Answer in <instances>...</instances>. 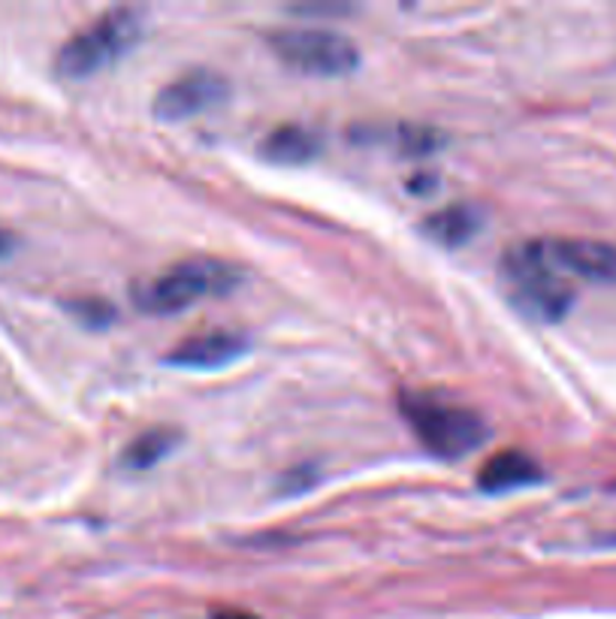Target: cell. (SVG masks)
Segmentation results:
<instances>
[{
    "label": "cell",
    "mask_w": 616,
    "mask_h": 619,
    "mask_svg": "<svg viewBox=\"0 0 616 619\" xmlns=\"http://www.w3.org/2000/svg\"><path fill=\"white\" fill-rule=\"evenodd\" d=\"M240 281V273L215 257H191L167 273L134 287V306L146 314H176L205 297H224Z\"/></svg>",
    "instance_id": "6da1fadb"
},
{
    "label": "cell",
    "mask_w": 616,
    "mask_h": 619,
    "mask_svg": "<svg viewBox=\"0 0 616 619\" xmlns=\"http://www.w3.org/2000/svg\"><path fill=\"white\" fill-rule=\"evenodd\" d=\"M402 417L429 453L442 459H459L487 441V424L478 412L459 402L438 399L429 393H405Z\"/></svg>",
    "instance_id": "7a4b0ae2"
},
{
    "label": "cell",
    "mask_w": 616,
    "mask_h": 619,
    "mask_svg": "<svg viewBox=\"0 0 616 619\" xmlns=\"http://www.w3.org/2000/svg\"><path fill=\"white\" fill-rule=\"evenodd\" d=\"M142 34V15L137 10H109L100 19H94L85 31L70 36L57 52L55 67L61 76L85 79L109 67L113 61L125 55Z\"/></svg>",
    "instance_id": "3957f363"
},
{
    "label": "cell",
    "mask_w": 616,
    "mask_h": 619,
    "mask_svg": "<svg viewBox=\"0 0 616 619\" xmlns=\"http://www.w3.org/2000/svg\"><path fill=\"white\" fill-rule=\"evenodd\" d=\"M269 49L285 67L320 79L348 76L360 64V49L327 28H282L269 34Z\"/></svg>",
    "instance_id": "277c9868"
},
{
    "label": "cell",
    "mask_w": 616,
    "mask_h": 619,
    "mask_svg": "<svg viewBox=\"0 0 616 619\" xmlns=\"http://www.w3.org/2000/svg\"><path fill=\"white\" fill-rule=\"evenodd\" d=\"M227 92L230 85L224 76H217L212 70H191L155 97V115L160 121H182V118L224 104Z\"/></svg>",
    "instance_id": "5b68a950"
},
{
    "label": "cell",
    "mask_w": 616,
    "mask_h": 619,
    "mask_svg": "<svg viewBox=\"0 0 616 619\" xmlns=\"http://www.w3.org/2000/svg\"><path fill=\"white\" fill-rule=\"evenodd\" d=\"M553 273H571L586 281L616 285V245L595 239H541Z\"/></svg>",
    "instance_id": "8992f818"
},
{
    "label": "cell",
    "mask_w": 616,
    "mask_h": 619,
    "mask_svg": "<svg viewBox=\"0 0 616 619\" xmlns=\"http://www.w3.org/2000/svg\"><path fill=\"white\" fill-rule=\"evenodd\" d=\"M511 299L517 309L538 321H560L574 306V290L553 269L513 278Z\"/></svg>",
    "instance_id": "52a82bcc"
},
{
    "label": "cell",
    "mask_w": 616,
    "mask_h": 619,
    "mask_svg": "<svg viewBox=\"0 0 616 619\" xmlns=\"http://www.w3.org/2000/svg\"><path fill=\"white\" fill-rule=\"evenodd\" d=\"M245 354V339L227 330H212V333L188 335L167 354L170 366L182 369H217L233 363L236 356Z\"/></svg>",
    "instance_id": "ba28073f"
},
{
    "label": "cell",
    "mask_w": 616,
    "mask_h": 619,
    "mask_svg": "<svg viewBox=\"0 0 616 619\" xmlns=\"http://www.w3.org/2000/svg\"><path fill=\"white\" fill-rule=\"evenodd\" d=\"M538 478H541V469L529 453L502 450L484 462V469L478 471V487L487 493H508V490H517L525 483H535Z\"/></svg>",
    "instance_id": "9c48e42d"
},
{
    "label": "cell",
    "mask_w": 616,
    "mask_h": 619,
    "mask_svg": "<svg viewBox=\"0 0 616 619\" xmlns=\"http://www.w3.org/2000/svg\"><path fill=\"white\" fill-rule=\"evenodd\" d=\"M318 149L320 146L315 134H308L306 127L299 125L275 127L273 134L263 139V154L273 163H287V167L311 161L318 154Z\"/></svg>",
    "instance_id": "30bf717a"
},
{
    "label": "cell",
    "mask_w": 616,
    "mask_h": 619,
    "mask_svg": "<svg viewBox=\"0 0 616 619\" xmlns=\"http://www.w3.org/2000/svg\"><path fill=\"white\" fill-rule=\"evenodd\" d=\"M423 230L433 236L435 242H442L447 248H454V245H466L471 236H475V230H478V212L468 206H447L442 212H433Z\"/></svg>",
    "instance_id": "8fae6325"
},
{
    "label": "cell",
    "mask_w": 616,
    "mask_h": 619,
    "mask_svg": "<svg viewBox=\"0 0 616 619\" xmlns=\"http://www.w3.org/2000/svg\"><path fill=\"white\" fill-rule=\"evenodd\" d=\"M176 445H179V436L172 429H149V433L134 438V445L125 450V466H130V469H151Z\"/></svg>",
    "instance_id": "7c38bea8"
},
{
    "label": "cell",
    "mask_w": 616,
    "mask_h": 619,
    "mask_svg": "<svg viewBox=\"0 0 616 619\" xmlns=\"http://www.w3.org/2000/svg\"><path fill=\"white\" fill-rule=\"evenodd\" d=\"M12 248V239L7 233H0V254H7Z\"/></svg>",
    "instance_id": "4fadbf2b"
},
{
    "label": "cell",
    "mask_w": 616,
    "mask_h": 619,
    "mask_svg": "<svg viewBox=\"0 0 616 619\" xmlns=\"http://www.w3.org/2000/svg\"><path fill=\"white\" fill-rule=\"evenodd\" d=\"M215 619H254V617H248V613H233V610H230V613H217Z\"/></svg>",
    "instance_id": "5bb4252c"
}]
</instances>
